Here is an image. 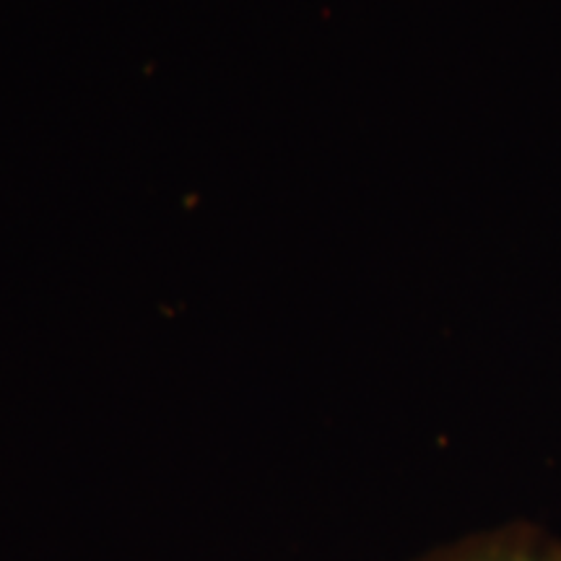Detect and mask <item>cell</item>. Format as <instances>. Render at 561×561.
<instances>
[{"mask_svg": "<svg viewBox=\"0 0 561 561\" xmlns=\"http://www.w3.org/2000/svg\"><path fill=\"white\" fill-rule=\"evenodd\" d=\"M413 561H561V546L523 528H504L447 543Z\"/></svg>", "mask_w": 561, "mask_h": 561, "instance_id": "obj_1", "label": "cell"}]
</instances>
